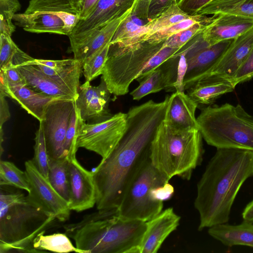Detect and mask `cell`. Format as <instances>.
Segmentation results:
<instances>
[{
	"label": "cell",
	"instance_id": "10",
	"mask_svg": "<svg viewBox=\"0 0 253 253\" xmlns=\"http://www.w3.org/2000/svg\"><path fill=\"white\" fill-rule=\"evenodd\" d=\"M126 126V113L119 112L96 123L83 121L81 125L77 147L84 148L106 158L122 137Z\"/></svg>",
	"mask_w": 253,
	"mask_h": 253
},
{
	"label": "cell",
	"instance_id": "24",
	"mask_svg": "<svg viewBox=\"0 0 253 253\" xmlns=\"http://www.w3.org/2000/svg\"><path fill=\"white\" fill-rule=\"evenodd\" d=\"M0 93L15 100L28 114L36 118L40 122L44 120L49 104L60 99L38 92L27 84L0 86Z\"/></svg>",
	"mask_w": 253,
	"mask_h": 253
},
{
	"label": "cell",
	"instance_id": "26",
	"mask_svg": "<svg viewBox=\"0 0 253 253\" xmlns=\"http://www.w3.org/2000/svg\"><path fill=\"white\" fill-rule=\"evenodd\" d=\"M236 85L233 80L209 76L197 81L187 90L198 106H210L222 95L233 91Z\"/></svg>",
	"mask_w": 253,
	"mask_h": 253
},
{
	"label": "cell",
	"instance_id": "48",
	"mask_svg": "<svg viewBox=\"0 0 253 253\" xmlns=\"http://www.w3.org/2000/svg\"><path fill=\"white\" fill-rule=\"evenodd\" d=\"M10 114L5 96L0 93V129L3 125L10 118Z\"/></svg>",
	"mask_w": 253,
	"mask_h": 253
},
{
	"label": "cell",
	"instance_id": "42",
	"mask_svg": "<svg viewBox=\"0 0 253 253\" xmlns=\"http://www.w3.org/2000/svg\"><path fill=\"white\" fill-rule=\"evenodd\" d=\"M26 84V81L14 65L0 69V86H13Z\"/></svg>",
	"mask_w": 253,
	"mask_h": 253
},
{
	"label": "cell",
	"instance_id": "39",
	"mask_svg": "<svg viewBox=\"0 0 253 253\" xmlns=\"http://www.w3.org/2000/svg\"><path fill=\"white\" fill-rule=\"evenodd\" d=\"M213 17L208 21L197 23L190 27L182 30L165 40L164 46L174 48H182L198 34L203 32L213 20Z\"/></svg>",
	"mask_w": 253,
	"mask_h": 253
},
{
	"label": "cell",
	"instance_id": "22",
	"mask_svg": "<svg viewBox=\"0 0 253 253\" xmlns=\"http://www.w3.org/2000/svg\"><path fill=\"white\" fill-rule=\"evenodd\" d=\"M198 107L188 94L176 91L169 97L164 122L178 129H198L195 117Z\"/></svg>",
	"mask_w": 253,
	"mask_h": 253
},
{
	"label": "cell",
	"instance_id": "12",
	"mask_svg": "<svg viewBox=\"0 0 253 253\" xmlns=\"http://www.w3.org/2000/svg\"><path fill=\"white\" fill-rule=\"evenodd\" d=\"M75 101L59 99L48 106L43 121L40 122L44 135L49 159L65 158L64 143Z\"/></svg>",
	"mask_w": 253,
	"mask_h": 253
},
{
	"label": "cell",
	"instance_id": "49",
	"mask_svg": "<svg viewBox=\"0 0 253 253\" xmlns=\"http://www.w3.org/2000/svg\"><path fill=\"white\" fill-rule=\"evenodd\" d=\"M100 0H84L80 14V20L86 19L93 10Z\"/></svg>",
	"mask_w": 253,
	"mask_h": 253
},
{
	"label": "cell",
	"instance_id": "28",
	"mask_svg": "<svg viewBox=\"0 0 253 253\" xmlns=\"http://www.w3.org/2000/svg\"><path fill=\"white\" fill-rule=\"evenodd\" d=\"M148 21L130 13L117 29L110 44L122 47L142 42L146 34L145 24Z\"/></svg>",
	"mask_w": 253,
	"mask_h": 253
},
{
	"label": "cell",
	"instance_id": "1",
	"mask_svg": "<svg viewBox=\"0 0 253 253\" xmlns=\"http://www.w3.org/2000/svg\"><path fill=\"white\" fill-rule=\"evenodd\" d=\"M169 100H149L130 108L126 126L112 152L92 171L97 210H116L132 179L149 158L151 142L164 121Z\"/></svg>",
	"mask_w": 253,
	"mask_h": 253
},
{
	"label": "cell",
	"instance_id": "35",
	"mask_svg": "<svg viewBox=\"0 0 253 253\" xmlns=\"http://www.w3.org/2000/svg\"><path fill=\"white\" fill-rule=\"evenodd\" d=\"M110 42L94 53L83 63V72L86 82H91L102 75L107 57Z\"/></svg>",
	"mask_w": 253,
	"mask_h": 253
},
{
	"label": "cell",
	"instance_id": "17",
	"mask_svg": "<svg viewBox=\"0 0 253 253\" xmlns=\"http://www.w3.org/2000/svg\"><path fill=\"white\" fill-rule=\"evenodd\" d=\"M180 218L172 208H169L147 221L140 253L158 252L165 240L177 229Z\"/></svg>",
	"mask_w": 253,
	"mask_h": 253
},
{
	"label": "cell",
	"instance_id": "36",
	"mask_svg": "<svg viewBox=\"0 0 253 253\" xmlns=\"http://www.w3.org/2000/svg\"><path fill=\"white\" fill-rule=\"evenodd\" d=\"M35 142L34 155L32 161L39 171L45 178H48L49 158L42 127L40 123L35 133Z\"/></svg>",
	"mask_w": 253,
	"mask_h": 253
},
{
	"label": "cell",
	"instance_id": "47",
	"mask_svg": "<svg viewBox=\"0 0 253 253\" xmlns=\"http://www.w3.org/2000/svg\"><path fill=\"white\" fill-rule=\"evenodd\" d=\"M152 0H136L131 14L145 20H148V11ZM149 21V20H148Z\"/></svg>",
	"mask_w": 253,
	"mask_h": 253
},
{
	"label": "cell",
	"instance_id": "33",
	"mask_svg": "<svg viewBox=\"0 0 253 253\" xmlns=\"http://www.w3.org/2000/svg\"><path fill=\"white\" fill-rule=\"evenodd\" d=\"M0 185H7L30 191L29 179L25 171L18 169L13 163L0 160Z\"/></svg>",
	"mask_w": 253,
	"mask_h": 253
},
{
	"label": "cell",
	"instance_id": "13",
	"mask_svg": "<svg viewBox=\"0 0 253 253\" xmlns=\"http://www.w3.org/2000/svg\"><path fill=\"white\" fill-rule=\"evenodd\" d=\"M136 0H100L89 15L80 20L69 36L73 47L96 30L118 18L132 8Z\"/></svg>",
	"mask_w": 253,
	"mask_h": 253
},
{
	"label": "cell",
	"instance_id": "37",
	"mask_svg": "<svg viewBox=\"0 0 253 253\" xmlns=\"http://www.w3.org/2000/svg\"><path fill=\"white\" fill-rule=\"evenodd\" d=\"M211 18L208 17L206 15L197 14L191 18L185 19L154 33L147 38L145 41H148L152 42H161L175 34L186 29L197 23L208 21Z\"/></svg>",
	"mask_w": 253,
	"mask_h": 253
},
{
	"label": "cell",
	"instance_id": "2",
	"mask_svg": "<svg viewBox=\"0 0 253 253\" xmlns=\"http://www.w3.org/2000/svg\"><path fill=\"white\" fill-rule=\"evenodd\" d=\"M253 176V151L218 148L198 182L194 206L198 230L226 223L243 183Z\"/></svg>",
	"mask_w": 253,
	"mask_h": 253
},
{
	"label": "cell",
	"instance_id": "9",
	"mask_svg": "<svg viewBox=\"0 0 253 253\" xmlns=\"http://www.w3.org/2000/svg\"><path fill=\"white\" fill-rule=\"evenodd\" d=\"M169 182L149 158L132 179L116 213L128 219L144 222L151 219L163 211L164 203L155 198L154 190Z\"/></svg>",
	"mask_w": 253,
	"mask_h": 253
},
{
	"label": "cell",
	"instance_id": "21",
	"mask_svg": "<svg viewBox=\"0 0 253 253\" xmlns=\"http://www.w3.org/2000/svg\"><path fill=\"white\" fill-rule=\"evenodd\" d=\"M179 57L173 55L140 82L130 93L133 99L139 100L147 95L163 89L174 91L173 85L176 79Z\"/></svg>",
	"mask_w": 253,
	"mask_h": 253
},
{
	"label": "cell",
	"instance_id": "7",
	"mask_svg": "<svg viewBox=\"0 0 253 253\" xmlns=\"http://www.w3.org/2000/svg\"><path fill=\"white\" fill-rule=\"evenodd\" d=\"M165 41L141 42L120 47L110 44L102 76L112 94L124 95L150 59L163 46Z\"/></svg>",
	"mask_w": 253,
	"mask_h": 253
},
{
	"label": "cell",
	"instance_id": "44",
	"mask_svg": "<svg viewBox=\"0 0 253 253\" xmlns=\"http://www.w3.org/2000/svg\"><path fill=\"white\" fill-rule=\"evenodd\" d=\"M174 0H152L148 8V20L150 21L159 16L171 6Z\"/></svg>",
	"mask_w": 253,
	"mask_h": 253
},
{
	"label": "cell",
	"instance_id": "20",
	"mask_svg": "<svg viewBox=\"0 0 253 253\" xmlns=\"http://www.w3.org/2000/svg\"><path fill=\"white\" fill-rule=\"evenodd\" d=\"M233 40L223 41L185 56L187 69L184 81V90H188L215 64Z\"/></svg>",
	"mask_w": 253,
	"mask_h": 253
},
{
	"label": "cell",
	"instance_id": "34",
	"mask_svg": "<svg viewBox=\"0 0 253 253\" xmlns=\"http://www.w3.org/2000/svg\"><path fill=\"white\" fill-rule=\"evenodd\" d=\"M83 121L81 118L79 110L75 103L64 143V157L68 160L76 158V153L78 149L77 140L80 128Z\"/></svg>",
	"mask_w": 253,
	"mask_h": 253
},
{
	"label": "cell",
	"instance_id": "15",
	"mask_svg": "<svg viewBox=\"0 0 253 253\" xmlns=\"http://www.w3.org/2000/svg\"><path fill=\"white\" fill-rule=\"evenodd\" d=\"M71 211H82L96 204V195L92 171L84 169L76 158L68 160Z\"/></svg>",
	"mask_w": 253,
	"mask_h": 253
},
{
	"label": "cell",
	"instance_id": "16",
	"mask_svg": "<svg viewBox=\"0 0 253 253\" xmlns=\"http://www.w3.org/2000/svg\"><path fill=\"white\" fill-rule=\"evenodd\" d=\"M253 47V27L234 39L215 64L200 80L213 76L233 80Z\"/></svg>",
	"mask_w": 253,
	"mask_h": 253
},
{
	"label": "cell",
	"instance_id": "19",
	"mask_svg": "<svg viewBox=\"0 0 253 253\" xmlns=\"http://www.w3.org/2000/svg\"><path fill=\"white\" fill-rule=\"evenodd\" d=\"M22 64L35 65L44 75L78 94L83 72V64L80 61L75 58L45 60L32 57Z\"/></svg>",
	"mask_w": 253,
	"mask_h": 253
},
{
	"label": "cell",
	"instance_id": "3",
	"mask_svg": "<svg viewBox=\"0 0 253 253\" xmlns=\"http://www.w3.org/2000/svg\"><path fill=\"white\" fill-rule=\"evenodd\" d=\"M63 228L83 253H140L146 222L124 218L116 210H98Z\"/></svg>",
	"mask_w": 253,
	"mask_h": 253
},
{
	"label": "cell",
	"instance_id": "31",
	"mask_svg": "<svg viewBox=\"0 0 253 253\" xmlns=\"http://www.w3.org/2000/svg\"><path fill=\"white\" fill-rule=\"evenodd\" d=\"M44 232L38 234L33 242L34 248L39 252L47 251L60 253L72 252L83 253L74 246L66 234L58 233L44 235Z\"/></svg>",
	"mask_w": 253,
	"mask_h": 253
},
{
	"label": "cell",
	"instance_id": "38",
	"mask_svg": "<svg viewBox=\"0 0 253 253\" xmlns=\"http://www.w3.org/2000/svg\"><path fill=\"white\" fill-rule=\"evenodd\" d=\"M21 8L18 0H0V34L11 37L16 30L12 18Z\"/></svg>",
	"mask_w": 253,
	"mask_h": 253
},
{
	"label": "cell",
	"instance_id": "6",
	"mask_svg": "<svg viewBox=\"0 0 253 253\" xmlns=\"http://www.w3.org/2000/svg\"><path fill=\"white\" fill-rule=\"evenodd\" d=\"M197 122L209 145L253 151V116L240 105L208 106L202 109Z\"/></svg>",
	"mask_w": 253,
	"mask_h": 253
},
{
	"label": "cell",
	"instance_id": "32",
	"mask_svg": "<svg viewBox=\"0 0 253 253\" xmlns=\"http://www.w3.org/2000/svg\"><path fill=\"white\" fill-rule=\"evenodd\" d=\"M193 16L188 15L182 11L178 6V0H175L168 9L145 24L146 33L142 42L154 33Z\"/></svg>",
	"mask_w": 253,
	"mask_h": 253
},
{
	"label": "cell",
	"instance_id": "30",
	"mask_svg": "<svg viewBox=\"0 0 253 253\" xmlns=\"http://www.w3.org/2000/svg\"><path fill=\"white\" fill-rule=\"evenodd\" d=\"M48 179L57 192L69 204L68 160L66 158L49 159Z\"/></svg>",
	"mask_w": 253,
	"mask_h": 253
},
{
	"label": "cell",
	"instance_id": "23",
	"mask_svg": "<svg viewBox=\"0 0 253 253\" xmlns=\"http://www.w3.org/2000/svg\"><path fill=\"white\" fill-rule=\"evenodd\" d=\"M25 79L26 84L47 96L75 101L78 94L70 87L54 81L42 73L35 65H14Z\"/></svg>",
	"mask_w": 253,
	"mask_h": 253
},
{
	"label": "cell",
	"instance_id": "46",
	"mask_svg": "<svg viewBox=\"0 0 253 253\" xmlns=\"http://www.w3.org/2000/svg\"><path fill=\"white\" fill-rule=\"evenodd\" d=\"M178 61L176 81L174 84V91L184 92V81L186 75L187 63L184 54H180Z\"/></svg>",
	"mask_w": 253,
	"mask_h": 253
},
{
	"label": "cell",
	"instance_id": "27",
	"mask_svg": "<svg viewBox=\"0 0 253 253\" xmlns=\"http://www.w3.org/2000/svg\"><path fill=\"white\" fill-rule=\"evenodd\" d=\"M209 234L226 246L253 248V223L244 221L238 225L220 224L209 228Z\"/></svg>",
	"mask_w": 253,
	"mask_h": 253
},
{
	"label": "cell",
	"instance_id": "40",
	"mask_svg": "<svg viewBox=\"0 0 253 253\" xmlns=\"http://www.w3.org/2000/svg\"><path fill=\"white\" fill-rule=\"evenodd\" d=\"M179 50V48H171L163 45V47L150 59L135 80L139 83L141 82Z\"/></svg>",
	"mask_w": 253,
	"mask_h": 253
},
{
	"label": "cell",
	"instance_id": "43",
	"mask_svg": "<svg viewBox=\"0 0 253 253\" xmlns=\"http://www.w3.org/2000/svg\"><path fill=\"white\" fill-rule=\"evenodd\" d=\"M253 78V47L247 57L238 69L233 81L237 85Z\"/></svg>",
	"mask_w": 253,
	"mask_h": 253
},
{
	"label": "cell",
	"instance_id": "29",
	"mask_svg": "<svg viewBox=\"0 0 253 253\" xmlns=\"http://www.w3.org/2000/svg\"><path fill=\"white\" fill-rule=\"evenodd\" d=\"M221 14L253 18V0H213L197 13L201 15Z\"/></svg>",
	"mask_w": 253,
	"mask_h": 253
},
{
	"label": "cell",
	"instance_id": "50",
	"mask_svg": "<svg viewBox=\"0 0 253 253\" xmlns=\"http://www.w3.org/2000/svg\"><path fill=\"white\" fill-rule=\"evenodd\" d=\"M242 216L244 221L253 223V200L246 206Z\"/></svg>",
	"mask_w": 253,
	"mask_h": 253
},
{
	"label": "cell",
	"instance_id": "51",
	"mask_svg": "<svg viewBox=\"0 0 253 253\" xmlns=\"http://www.w3.org/2000/svg\"><path fill=\"white\" fill-rule=\"evenodd\" d=\"M76 4L81 11L84 0H74Z\"/></svg>",
	"mask_w": 253,
	"mask_h": 253
},
{
	"label": "cell",
	"instance_id": "25",
	"mask_svg": "<svg viewBox=\"0 0 253 253\" xmlns=\"http://www.w3.org/2000/svg\"><path fill=\"white\" fill-rule=\"evenodd\" d=\"M131 10L96 30L76 45L69 47L68 52H72L74 58L83 64L86 60L110 42L117 29Z\"/></svg>",
	"mask_w": 253,
	"mask_h": 253
},
{
	"label": "cell",
	"instance_id": "4",
	"mask_svg": "<svg viewBox=\"0 0 253 253\" xmlns=\"http://www.w3.org/2000/svg\"><path fill=\"white\" fill-rule=\"evenodd\" d=\"M0 186V253H39L33 247L34 240L56 218L28 195Z\"/></svg>",
	"mask_w": 253,
	"mask_h": 253
},
{
	"label": "cell",
	"instance_id": "45",
	"mask_svg": "<svg viewBox=\"0 0 253 253\" xmlns=\"http://www.w3.org/2000/svg\"><path fill=\"white\" fill-rule=\"evenodd\" d=\"M213 0H178L181 9L190 15H196L203 7Z\"/></svg>",
	"mask_w": 253,
	"mask_h": 253
},
{
	"label": "cell",
	"instance_id": "5",
	"mask_svg": "<svg viewBox=\"0 0 253 253\" xmlns=\"http://www.w3.org/2000/svg\"><path fill=\"white\" fill-rule=\"evenodd\" d=\"M202 138L199 129H178L163 121L151 144L150 162L168 181L175 176L189 180L202 162Z\"/></svg>",
	"mask_w": 253,
	"mask_h": 253
},
{
	"label": "cell",
	"instance_id": "11",
	"mask_svg": "<svg viewBox=\"0 0 253 253\" xmlns=\"http://www.w3.org/2000/svg\"><path fill=\"white\" fill-rule=\"evenodd\" d=\"M25 167L30 186L29 198L49 215L61 222L67 220L71 211L69 203L39 171L32 160L26 161Z\"/></svg>",
	"mask_w": 253,
	"mask_h": 253
},
{
	"label": "cell",
	"instance_id": "8",
	"mask_svg": "<svg viewBox=\"0 0 253 253\" xmlns=\"http://www.w3.org/2000/svg\"><path fill=\"white\" fill-rule=\"evenodd\" d=\"M80 14L74 0H30L25 12L16 13L12 20L28 32L69 36Z\"/></svg>",
	"mask_w": 253,
	"mask_h": 253
},
{
	"label": "cell",
	"instance_id": "18",
	"mask_svg": "<svg viewBox=\"0 0 253 253\" xmlns=\"http://www.w3.org/2000/svg\"><path fill=\"white\" fill-rule=\"evenodd\" d=\"M213 17L203 32L204 39L210 46L235 39L253 27V18L227 14Z\"/></svg>",
	"mask_w": 253,
	"mask_h": 253
},
{
	"label": "cell",
	"instance_id": "14",
	"mask_svg": "<svg viewBox=\"0 0 253 253\" xmlns=\"http://www.w3.org/2000/svg\"><path fill=\"white\" fill-rule=\"evenodd\" d=\"M111 94L102 77L97 86H92L86 81L81 85L75 103L82 119L86 123L93 124L111 117L113 114L109 109Z\"/></svg>",
	"mask_w": 253,
	"mask_h": 253
},
{
	"label": "cell",
	"instance_id": "41",
	"mask_svg": "<svg viewBox=\"0 0 253 253\" xmlns=\"http://www.w3.org/2000/svg\"><path fill=\"white\" fill-rule=\"evenodd\" d=\"M19 49L11 36L0 34V69L9 68L13 65V58Z\"/></svg>",
	"mask_w": 253,
	"mask_h": 253
}]
</instances>
